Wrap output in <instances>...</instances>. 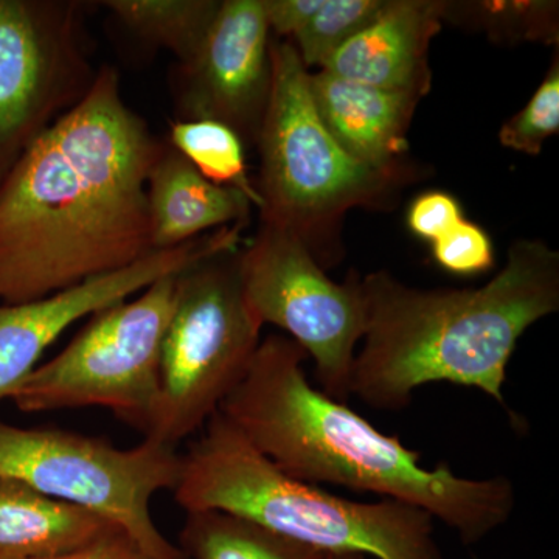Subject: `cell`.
<instances>
[{
    "label": "cell",
    "instance_id": "6da1fadb",
    "mask_svg": "<svg viewBox=\"0 0 559 559\" xmlns=\"http://www.w3.org/2000/svg\"><path fill=\"white\" fill-rule=\"evenodd\" d=\"M165 145L102 68L0 182V304H25L150 255L146 180Z\"/></svg>",
    "mask_w": 559,
    "mask_h": 559
},
{
    "label": "cell",
    "instance_id": "7a4b0ae2",
    "mask_svg": "<svg viewBox=\"0 0 559 559\" xmlns=\"http://www.w3.org/2000/svg\"><path fill=\"white\" fill-rule=\"evenodd\" d=\"M307 358L299 344L271 334L218 411L283 473L407 503L443 522L466 546L510 521L518 496L509 477L468 479L444 463L426 468L399 437L312 388Z\"/></svg>",
    "mask_w": 559,
    "mask_h": 559
},
{
    "label": "cell",
    "instance_id": "3957f363",
    "mask_svg": "<svg viewBox=\"0 0 559 559\" xmlns=\"http://www.w3.org/2000/svg\"><path fill=\"white\" fill-rule=\"evenodd\" d=\"M366 333L352 395L403 411L432 382L479 389L506 407L507 369L522 334L559 310V253L543 241L511 245L481 288L421 289L388 271L360 278Z\"/></svg>",
    "mask_w": 559,
    "mask_h": 559
},
{
    "label": "cell",
    "instance_id": "277c9868",
    "mask_svg": "<svg viewBox=\"0 0 559 559\" xmlns=\"http://www.w3.org/2000/svg\"><path fill=\"white\" fill-rule=\"evenodd\" d=\"M183 510H216L325 551L444 559L436 521L396 500L356 502L293 479L216 412L186 454L175 489Z\"/></svg>",
    "mask_w": 559,
    "mask_h": 559
},
{
    "label": "cell",
    "instance_id": "5b68a950",
    "mask_svg": "<svg viewBox=\"0 0 559 559\" xmlns=\"http://www.w3.org/2000/svg\"><path fill=\"white\" fill-rule=\"evenodd\" d=\"M271 64L270 102L255 145L261 224L293 231L316 257V242L348 210L381 207L406 173L377 170L342 150L320 120L311 72L294 44L271 40Z\"/></svg>",
    "mask_w": 559,
    "mask_h": 559
},
{
    "label": "cell",
    "instance_id": "8992f818",
    "mask_svg": "<svg viewBox=\"0 0 559 559\" xmlns=\"http://www.w3.org/2000/svg\"><path fill=\"white\" fill-rule=\"evenodd\" d=\"M261 329L242 297L238 249L180 272L145 439L178 450L204 428L248 371Z\"/></svg>",
    "mask_w": 559,
    "mask_h": 559
},
{
    "label": "cell",
    "instance_id": "52a82bcc",
    "mask_svg": "<svg viewBox=\"0 0 559 559\" xmlns=\"http://www.w3.org/2000/svg\"><path fill=\"white\" fill-rule=\"evenodd\" d=\"M179 471L178 450L157 441L120 450L70 430L0 421V477L114 522L156 559H187L150 510L157 492L175 489Z\"/></svg>",
    "mask_w": 559,
    "mask_h": 559
},
{
    "label": "cell",
    "instance_id": "ba28073f",
    "mask_svg": "<svg viewBox=\"0 0 559 559\" xmlns=\"http://www.w3.org/2000/svg\"><path fill=\"white\" fill-rule=\"evenodd\" d=\"M178 275L160 278L138 299L95 312L60 355L36 367L14 390L10 400L17 409L35 414L103 407L148 432Z\"/></svg>",
    "mask_w": 559,
    "mask_h": 559
},
{
    "label": "cell",
    "instance_id": "9c48e42d",
    "mask_svg": "<svg viewBox=\"0 0 559 559\" xmlns=\"http://www.w3.org/2000/svg\"><path fill=\"white\" fill-rule=\"evenodd\" d=\"M238 274L257 322L288 331L314 360L320 390L347 403L356 347L366 333L358 274L334 282L307 242L267 224H261L252 242L238 250Z\"/></svg>",
    "mask_w": 559,
    "mask_h": 559
},
{
    "label": "cell",
    "instance_id": "30bf717a",
    "mask_svg": "<svg viewBox=\"0 0 559 559\" xmlns=\"http://www.w3.org/2000/svg\"><path fill=\"white\" fill-rule=\"evenodd\" d=\"M79 10L75 2L0 0V182L95 79Z\"/></svg>",
    "mask_w": 559,
    "mask_h": 559
},
{
    "label": "cell",
    "instance_id": "8fae6325",
    "mask_svg": "<svg viewBox=\"0 0 559 559\" xmlns=\"http://www.w3.org/2000/svg\"><path fill=\"white\" fill-rule=\"evenodd\" d=\"M246 226L235 224L178 248L156 250L123 270L86 280L43 299L0 304V401L13 395L39 366L40 356L73 323L128 300L160 278L178 275L202 260L238 249Z\"/></svg>",
    "mask_w": 559,
    "mask_h": 559
},
{
    "label": "cell",
    "instance_id": "7c38bea8",
    "mask_svg": "<svg viewBox=\"0 0 559 559\" xmlns=\"http://www.w3.org/2000/svg\"><path fill=\"white\" fill-rule=\"evenodd\" d=\"M271 31L263 0H223L200 51L179 66V120H213L257 145L267 102Z\"/></svg>",
    "mask_w": 559,
    "mask_h": 559
},
{
    "label": "cell",
    "instance_id": "4fadbf2b",
    "mask_svg": "<svg viewBox=\"0 0 559 559\" xmlns=\"http://www.w3.org/2000/svg\"><path fill=\"white\" fill-rule=\"evenodd\" d=\"M447 11L448 2L440 0H388L381 13L320 70L423 98L430 91L429 44Z\"/></svg>",
    "mask_w": 559,
    "mask_h": 559
},
{
    "label": "cell",
    "instance_id": "5bb4252c",
    "mask_svg": "<svg viewBox=\"0 0 559 559\" xmlns=\"http://www.w3.org/2000/svg\"><path fill=\"white\" fill-rule=\"evenodd\" d=\"M312 102L333 139L356 160L403 171L406 134L421 97L356 83L319 70L310 73Z\"/></svg>",
    "mask_w": 559,
    "mask_h": 559
},
{
    "label": "cell",
    "instance_id": "9a60e30c",
    "mask_svg": "<svg viewBox=\"0 0 559 559\" xmlns=\"http://www.w3.org/2000/svg\"><path fill=\"white\" fill-rule=\"evenodd\" d=\"M153 250L178 248L210 231L248 224L249 198L240 190L205 179L170 145L146 180Z\"/></svg>",
    "mask_w": 559,
    "mask_h": 559
},
{
    "label": "cell",
    "instance_id": "2e32d148",
    "mask_svg": "<svg viewBox=\"0 0 559 559\" xmlns=\"http://www.w3.org/2000/svg\"><path fill=\"white\" fill-rule=\"evenodd\" d=\"M114 530L98 514L0 477V559H46L81 549Z\"/></svg>",
    "mask_w": 559,
    "mask_h": 559
},
{
    "label": "cell",
    "instance_id": "e0dca14e",
    "mask_svg": "<svg viewBox=\"0 0 559 559\" xmlns=\"http://www.w3.org/2000/svg\"><path fill=\"white\" fill-rule=\"evenodd\" d=\"M187 559H320L325 551L224 511H189L179 536Z\"/></svg>",
    "mask_w": 559,
    "mask_h": 559
},
{
    "label": "cell",
    "instance_id": "ac0fdd59",
    "mask_svg": "<svg viewBox=\"0 0 559 559\" xmlns=\"http://www.w3.org/2000/svg\"><path fill=\"white\" fill-rule=\"evenodd\" d=\"M140 38L170 50L179 66L200 51L221 7L218 0H109L103 2Z\"/></svg>",
    "mask_w": 559,
    "mask_h": 559
},
{
    "label": "cell",
    "instance_id": "d6986e66",
    "mask_svg": "<svg viewBox=\"0 0 559 559\" xmlns=\"http://www.w3.org/2000/svg\"><path fill=\"white\" fill-rule=\"evenodd\" d=\"M170 146L210 182L240 190L260 207L259 191L246 164V145L229 127L213 120H176L170 128Z\"/></svg>",
    "mask_w": 559,
    "mask_h": 559
},
{
    "label": "cell",
    "instance_id": "ffe728a7",
    "mask_svg": "<svg viewBox=\"0 0 559 559\" xmlns=\"http://www.w3.org/2000/svg\"><path fill=\"white\" fill-rule=\"evenodd\" d=\"M388 0H325L322 9L294 36L305 68H322L331 55L367 27Z\"/></svg>",
    "mask_w": 559,
    "mask_h": 559
},
{
    "label": "cell",
    "instance_id": "44dd1931",
    "mask_svg": "<svg viewBox=\"0 0 559 559\" xmlns=\"http://www.w3.org/2000/svg\"><path fill=\"white\" fill-rule=\"evenodd\" d=\"M451 13L468 20L491 36L503 40H558L557 2H474L448 3Z\"/></svg>",
    "mask_w": 559,
    "mask_h": 559
},
{
    "label": "cell",
    "instance_id": "7402d4cb",
    "mask_svg": "<svg viewBox=\"0 0 559 559\" xmlns=\"http://www.w3.org/2000/svg\"><path fill=\"white\" fill-rule=\"evenodd\" d=\"M559 131V62L558 55L525 108L500 128V145L538 156L544 142Z\"/></svg>",
    "mask_w": 559,
    "mask_h": 559
},
{
    "label": "cell",
    "instance_id": "603a6c76",
    "mask_svg": "<svg viewBox=\"0 0 559 559\" xmlns=\"http://www.w3.org/2000/svg\"><path fill=\"white\" fill-rule=\"evenodd\" d=\"M432 255L440 267L455 275L481 274L495 264L488 235L465 218L432 242Z\"/></svg>",
    "mask_w": 559,
    "mask_h": 559
},
{
    "label": "cell",
    "instance_id": "cb8c5ba5",
    "mask_svg": "<svg viewBox=\"0 0 559 559\" xmlns=\"http://www.w3.org/2000/svg\"><path fill=\"white\" fill-rule=\"evenodd\" d=\"M463 219L457 200L444 191H428L412 202L407 213L411 230L423 240L433 242Z\"/></svg>",
    "mask_w": 559,
    "mask_h": 559
},
{
    "label": "cell",
    "instance_id": "d4e9b609",
    "mask_svg": "<svg viewBox=\"0 0 559 559\" xmlns=\"http://www.w3.org/2000/svg\"><path fill=\"white\" fill-rule=\"evenodd\" d=\"M325 0H263L270 31L294 38L322 9Z\"/></svg>",
    "mask_w": 559,
    "mask_h": 559
},
{
    "label": "cell",
    "instance_id": "484cf974",
    "mask_svg": "<svg viewBox=\"0 0 559 559\" xmlns=\"http://www.w3.org/2000/svg\"><path fill=\"white\" fill-rule=\"evenodd\" d=\"M46 559H156L131 538L123 530H114L109 535L81 547V549Z\"/></svg>",
    "mask_w": 559,
    "mask_h": 559
},
{
    "label": "cell",
    "instance_id": "4316f807",
    "mask_svg": "<svg viewBox=\"0 0 559 559\" xmlns=\"http://www.w3.org/2000/svg\"><path fill=\"white\" fill-rule=\"evenodd\" d=\"M320 559H367V557L362 554H352V551H330V554H323Z\"/></svg>",
    "mask_w": 559,
    "mask_h": 559
}]
</instances>
